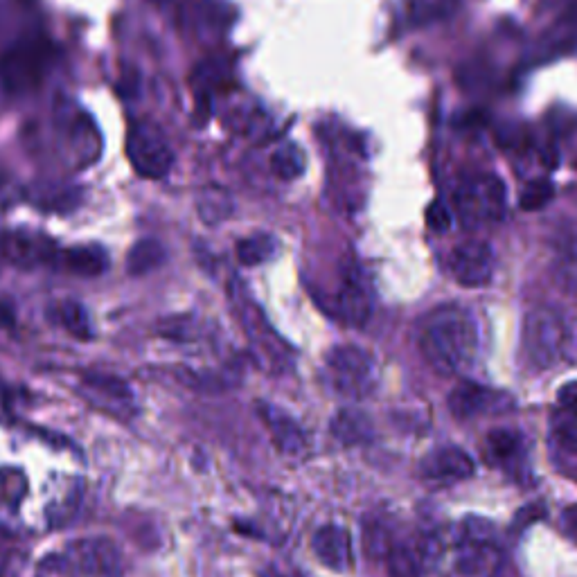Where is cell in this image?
Returning a JSON list of instances; mask_svg holds the SVG:
<instances>
[{
	"instance_id": "1",
	"label": "cell",
	"mask_w": 577,
	"mask_h": 577,
	"mask_svg": "<svg viewBox=\"0 0 577 577\" xmlns=\"http://www.w3.org/2000/svg\"><path fill=\"white\" fill-rule=\"evenodd\" d=\"M424 564L440 577H496L503 568V548L487 521L467 519L440 528L422 544Z\"/></svg>"
},
{
	"instance_id": "2",
	"label": "cell",
	"mask_w": 577,
	"mask_h": 577,
	"mask_svg": "<svg viewBox=\"0 0 577 577\" xmlns=\"http://www.w3.org/2000/svg\"><path fill=\"white\" fill-rule=\"evenodd\" d=\"M417 341L426 363L449 377L472 370L481 348L476 318L458 305H445L426 314Z\"/></svg>"
},
{
	"instance_id": "3",
	"label": "cell",
	"mask_w": 577,
	"mask_h": 577,
	"mask_svg": "<svg viewBox=\"0 0 577 577\" xmlns=\"http://www.w3.org/2000/svg\"><path fill=\"white\" fill-rule=\"evenodd\" d=\"M521 350L528 366L537 372L562 366L573 350L571 323L555 307H535L523 321Z\"/></svg>"
},
{
	"instance_id": "4",
	"label": "cell",
	"mask_w": 577,
	"mask_h": 577,
	"mask_svg": "<svg viewBox=\"0 0 577 577\" xmlns=\"http://www.w3.org/2000/svg\"><path fill=\"white\" fill-rule=\"evenodd\" d=\"M325 379L336 395L363 399L377 388V363L359 345H339L325 359Z\"/></svg>"
},
{
	"instance_id": "5",
	"label": "cell",
	"mask_w": 577,
	"mask_h": 577,
	"mask_svg": "<svg viewBox=\"0 0 577 577\" xmlns=\"http://www.w3.org/2000/svg\"><path fill=\"white\" fill-rule=\"evenodd\" d=\"M505 185L494 174L469 176L454 192V208L467 226H483L499 221L505 212Z\"/></svg>"
},
{
	"instance_id": "6",
	"label": "cell",
	"mask_w": 577,
	"mask_h": 577,
	"mask_svg": "<svg viewBox=\"0 0 577 577\" xmlns=\"http://www.w3.org/2000/svg\"><path fill=\"white\" fill-rule=\"evenodd\" d=\"M59 571L66 577H122L120 548L106 537L77 539L57 557Z\"/></svg>"
},
{
	"instance_id": "7",
	"label": "cell",
	"mask_w": 577,
	"mask_h": 577,
	"mask_svg": "<svg viewBox=\"0 0 577 577\" xmlns=\"http://www.w3.org/2000/svg\"><path fill=\"white\" fill-rule=\"evenodd\" d=\"M52 61V46L43 39H28L16 43L0 61V82L5 91L25 95L37 88L48 73Z\"/></svg>"
},
{
	"instance_id": "8",
	"label": "cell",
	"mask_w": 577,
	"mask_h": 577,
	"mask_svg": "<svg viewBox=\"0 0 577 577\" xmlns=\"http://www.w3.org/2000/svg\"><path fill=\"white\" fill-rule=\"evenodd\" d=\"M127 158L133 170H136L142 179L149 181L165 179L174 165V152L170 142H167L161 129H156L154 124L147 122L131 127L127 136Z\"/></svg>"
},
{
	"instance_id": "9",
	"label": "cell",
	"mask_w": 577,
	"mask_h": 577,
	"mask_svg": "<svg viewBox=\"0 0 577 577\" xmlns=\"http://www.w3.org/2000/svg\"><path fill=\"white\" fill-rule=\"evenodd\" d=\"M496 257L492 246L481 239L458 244L447 257V271L456 284L467 289L487 287L494 278Z\"/></svg>"
},
{
	"instance_id": "10",
	"label": "cell",
	"mask_w": 577,
	"mask_h": 577,
	"mask_svg": "<svg viewBox=\"0 0 577 577\" xmlns=\"http://www.w3.org/2000/svg\"><path fill=\"white\" fill-rule=\"evenodd\" d=\"M449 411L458 420H474L483 415H499L510 411L514 406L512 397L499 393V390L487 388L474 381H460V384L449 393Z\"/></svg>"
},
{
	"instance_id": "11",
	"label": "cell",
	"mask_w": 577,
	"mask_h": 577,
	"mask_svg": "<svg viewBox=\"0 0 577 577\" xmlns=\"http://www.w3.org/2000/svg\"><path fill=\"white\" fill-rule=\"evenodd\" d=\"M422 478L429 485L451 487L476 474L474 458L460 447H438L422 460Z\"/></svg>"
},
{
	"instance_id": "12",
	"label": "cell",
	"mask_w": 577,
	"mask_h": 577,
	"mask_svg": "<svg viewBox=\"0 0 577 577\" xmlns=\"http://www.w3.org/2000/svg\"><path fill=\"white\" fill-rule=\"evenodd\" d=\"M334 312L339 321L350 327H363L372 316V291L359 269L345 273L334 296Z\"/></svg>"
},
{
	"instance_id": "13",
	"label": "cell",
	"mask_w": 577,
	"mask_h": 577,
	"mask_svg": "<svg viewBox=\"0 0 577 577\" xmlns=\"http://www.w3.org/2000/svg\"><path fill=\"white\" fill-rule=\"evenodd\" d=\"M257 413H260V420L264 422L266 429L271 433L273 445L278 447L282 454L289 456H300L307 449V436L294 417L289 413H284L282 408L273 404H257Z\"/></svg>"
},
{
	"instance_id": "14",
	"label": "cell",
	"mask_w": 577,
	"mask_h": 577,
	"mask_svg": "<svg viewBox=\"0 0 577 577\" xmlns=\"http://www.w3.org/2000/svg\"><path fill=\"white\" fill-rule=\"evenodd\" d=\"M312 548L316 557L321 559V564L332 568V571L345 573V571H350L354 564L350 532L343 526H336V523H327V526L316 530V535L312 539Z\"/></svg>"
},
{
	"instance_id": "15",
	"label": "cell",
	"mask_w": 577,
	"mask_h": 577,
	"mask_svg": "<svg viewBox=\"0 0 577 577\" xmlns=\"http://www.w3.org/2000/svg\"><path fill=\"white\" fill-rule=\"evenodd\" d=\"M82 386L91 402L106 408V411H127L133 402L131 388L122 379L111 375H86Z\"/></svg>"
},
{
	"instance_id": "16",
	"label": "cell",
	"mask_w": 577,
	"mask_h": 577,
	"mask_svg": "<svg viewBox=\"0 0 577 577\" xmlns=\"http://www.w3.org/2000/svg\"><path fill=\"white\" fill-rule=\"evenodd\" d=\"M485 456L492 465L519 467L526 458V438L519 431L496 429L485 440Z\"/></svg>"
},
{
	"instance_id": "17",
	"label": "cell",
	"mask_w": 577,
	"mask_h": 577,
	"mask_svg": "<svg viewBox=\"0 0 577 577\" xmlns=\"http://www.w3.org/2000/svg\"><path fill=\"white\" fill-rule=\"evenodd\" d=\"M57 264L61 269L79 275V278H95V275H102L109 266V255L102 246L88 244V246H75L68 248L59 255Z\"/></svg>"
},
{
	"instance_id": "18",
	"label": "cell",
	"mask_w": 577,
	"mask_h": 577,
	"mask_svg": "<svg viewBox=\"0 0 577 577\" xmlns=\"http://www.w3.org/2000/svg\"><path fill=\"white\" fill-rule=\"evenodd\" d=\"M553 278L559 289L577 296V228L566 230L557 242Z\"/></svg>"
},
{
	"instance_id": "19",
	"label": "cell",
	"mask_w": 577,
	"mask_h": 577,
	"mask_svg": "<svg viewBox=\"0 0 577 577\" xmlns=\"http://www.w3.org/2000/svg\"><path fill=\"white\" fill-rule=\"evenodd\" d=\"M332 436L345 447H357L372 438L370 417L357 408H343L332 420Z\"/></svg>"
},
{
	"instance_id": "20",
	"label": "cell",
	"mask_w": 577,
	"mask_h": 577,
	"mask_svg": "<svg viewBox=\"0 0 577 577\" xmlns=\"http://www.w3.org/2000/svg\"><path fill=\"white\" fill-rule=\"evenodd\" d=\"M165 262V248L154 237L140 239L131 246V251L127 255V271L131 275H145L152 273Z\"/></svg>"
},
{
	"instance_id": "21",
	"label": "cell",
	"mask_w": 577,
	"mask_h": 577,
	"mask_svg": "<svg viewBox=\"0 0 577 577\" xmlns=\"http://www.w3.org/2000/svg\"><path fill=\"white\" fill-rule=\"evenodd\" d=\"M271 172L278 176L280 181H296L307 170V158L303 154V149L294 142H287V145H280L271 154Z\"/></svg>"
},
{
	"instance_id": "22",
	"label": "cell",
	"mask_w": 577,
	"mask_h": 577,
	"mask_svg": "<svg viewBox=\"0 0 577 577\" xmlns=\"http://www.w3.org/2000/svg\"><path fill=\"white\" fill-rule=\"evenodd\" d=\"M278 253V239L266 233H255L251 237H244L237 244V260L244 266H260L269 262Z\"/></svg>"
},
{
	"instance_id": "23",
	"label": "cell",
	"mask_w": 577,
	"mask_h": 577,
	"mask_svg": "<svg viewBox=\"0 0 577 577\" xmlns=\"http://www.w3.org/2000/svg\"><path fill=\"white\" fill-rule=\"evenodd\" d=\"M388 577H422L424 557L422 550L395 544L384 557Z\"/></svg>"
},
{
	"instance_id": "24",
	"label": "cell",
	"mask_w": 577,
	"mask_h": 577,
	"mask_svg": "<svg viewBox=\"0 0 577 577\" xmlns=\"http://www.w3.org/2000/svg\"><path fill=\"white\" fill-rule=\"evenodd\" d=\"M57 321L64 327L68 334H73L79 341H88L93 339V325H91V316L84 309V305L75 303V300H64L59 303L57 309Z\"/></svg>"
},
{
	"instance_id": "25",
	"label": "cell",
	"mask_w": 577,
	"mask_h": 577,
	"mask_svg": "<svg viewBox=\"0 0 577 577\" xmlns=\"http://www.w3.org/2000/svg\"><path fill=\"white\" fill-rule=\"evenodd\" d=\"M393 546H395L393 532L388 530L386 523L370 521V523H366V526H363V548H366L368 555L377 557V559H384Z\"/></svg>"
},
{
	"instance_id": "26",
	"label": "cell",
	"mask_w": 577,
	"mask_h": 577,
	"mask_svg": "<svg viewBox=\"0 0 577 577\" xmlns=\"http://www.w3.org/2000/svg\"><path fill=\"white\" fill-rule=\"evenodd\" d=\"M553 438L568 456H577V413L562 411L553 420Z\"/></svg>"
},
{
	"instance_id": "27",
	"label": "cell",
	"mask_w": 577,
	"mask_h": 577,
	"mask_svg": "<svg viewBox=\"0 0 577 577\" xmlns=\"http://www.w3.org/2000/svg\"><path fill=\"white\" fill-rule=\"evenodd\" d=\"M553 183L546 181V179H539V181H532L528 183L526 188H523L521 192V197H519V206L523 210H541L546 206V203H550V199H553Z\"/></svg>"
},
{
	"instance_id": "28",
	"label": "cell",
	"mask_w": 577,
	"mask_h": 577,
	"mask_svg": "<svg viewBox=\"0 0 577 577\" xmlns=\"http://www.w3.org/2000/svg\"><path fill=\"white\" fill-rule=\"evenodd\" d=\"M25 487H28V483H25V476L21 472H16V469L0 472V505L14 508L25 496Z\"/></svg>"
},
{
	"instance_id": "29",
	"label": "cell",
	"mask_w": 577,
	"mask_h": 577,
	"mask_svg": "<svg viewBox=\"0 0 577 577\" xmlns=\"http://www.w3.org/2000/svg\"><path fill=\"white\" fill-rule=\"evenodd\" d=\"M454 0H411V14L415 21H436L451 12Z\"/></svg>"
},
{
	"instance_id": "30",
	"label": "cell",
	"mask_w": 577,
	"mask_h": 577,
	"mask_svg": "<svg viewBox=\"0 0 577 577\" xmlns=\"http://www.w3.org/2000/svg\"><path fill=\"white\" fill-rule=\"evenodd\" d=\"M230 215V201L226 192H206V199L201 201V217L206 221H221Z\"/></svg>"
},
{
	"instance_id": "31",
	"label": "cell",
	"mask_w": 577,
	"mask_h": 577,
	"mask_svg": "<svg viewBox=\"0 0 577 577\" xmlns=\"http://www.w3.org/2000/svg\"><path fill=\"white\" fill-rule=\"evenodd\" d=\"M426 221H429V226L436 230V233H447L451 228V210L445 203H433L429 212H426Z\"/></svg>"
},
{
	"instance_id": "32",
	"label": "cell",
	"mask_w": 577,
	"mask_h": 577,
	"mask_svg": "<svg viewBox=\"0 0 577 577\" xmlns=\"http://www.w3.org/2000/svg\"><path fill=\"white\" fill-rule=\"evenodd\" d=\"M557 404L562 411L577 413V381H568L557 393Z\"/></svg>"
},
{
	"instance_id": "33",
	"label": "cell",
	"mask_w": 577,
	"mask_h": 577,
	"mask_svg": "<svg viewBox=\"0 0 577 577\" xmlns=\"http://www.w3.org/2000/svg\"><path fill=\"white\" fill-rule=\"evenodd\" d=\"M562 521H564V530L577 541V505H571V508L564 510Z\"/></svg>"
}]
</instances>
